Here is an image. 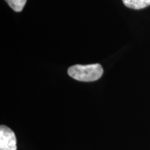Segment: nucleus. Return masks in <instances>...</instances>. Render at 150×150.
<instances>
[{
    "instance_id": "1",
    "label": "nucleus",
    "mask_w": 150,
    "mask_h": 150,
    "mask_svg": "<svg viewBox=\"0 0 150 150\" xmlns=\"http://www.w3.org/2000/svg\"><path fill=\"white\" fill-rule=\"evenodd\" d=\"M103 68L98 63L86 65H75L69 67L67 73L74 79L84 82L95 81L102 76Z\"/></svg>"
},
{
    "instance_id": "2",
    "label": "nucleus",
    "mask_w": 150,
    "mask_h": 150,
    "mask_svg": "<svg viewBox=\"0 0 150 150\" xmlns=\"http://www.w3.org/2000/svg\"><path fill=\"white\" fill-rule=\"evenodd\" d=\"M17 140L14 132L8 127H0V150H16Z\"/></svg>"
},
{
    "instance_id": "3",
    "label": "nucleus",
    "mask_w": 150,
    "mask_h": 150,
    "mask_svg": "<svg viewBox=\"0 0 150 150\" xmlns=\"http://www.w3.org/2000/svg\"><path fill=\"white\" fill-rule=\"evenodd\" d=\"M124 4L128 8L139 10L150 6V0H122Z\"/></svg>"
},
{
    "instance_id": "4",
    "label": "nucleus",
    "mask_w": 150,
    "mask_h": 150,
    "mask_svg": "<svg viewBox=\"0 0 150 150\" xmlns=\"http://www.w3.org/2000/svg\"><path fill=\"white\" fill-rule=\"evenodd\" d=\"M5 1L16 12L22 11L27 2V0H5Z\"/></svg>"
}]
</instances>
